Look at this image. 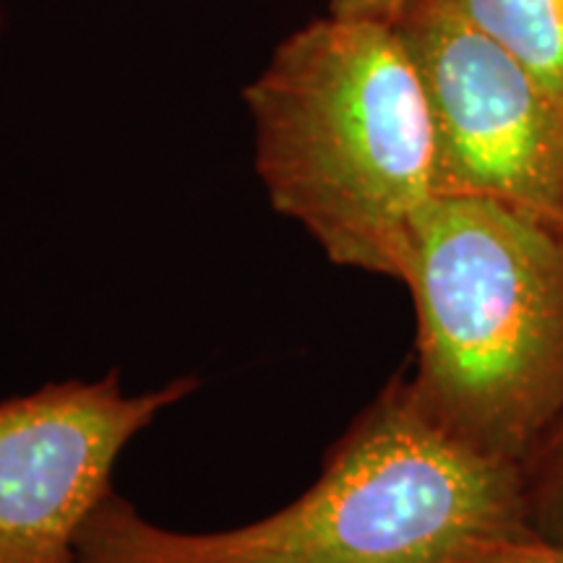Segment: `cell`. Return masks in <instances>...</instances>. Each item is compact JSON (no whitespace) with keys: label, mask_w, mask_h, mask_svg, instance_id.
Masks as SVG:
<instances>
[{"label":"cell","mask_w":563,"mask_h":563,"mask_svg":"<svg viewBox=\"0 0 563 563\" xmlns=\"http://www.w3.org/2000/svg\"><path fill=\"white\" fill-rule=\"evenodd\" d=\"M532 530L522 467L456 439L394 376L329 449L298 501L222 532L152 525L110 493L79 563H454L483 538Z\"/></svg>","instance_id":"1"},{"label":"cell","mask_w":563,"mask_h":563,"mask_svg":"<svg viewBox=\"0 0 563 563\" xmlns=\"http://www.w3.org/2000/svg\"><path fill=\"white\" fill-rule=\"evenodd\" d=\"M272 207L336 266L402 282L433 188V125L389 21L316 19L243 89Z\"/></svg>","instance_id":"2"},{"label":"cell","mask_w":563,"mask_h":563,"mask_svg":"<svg viewBox=\"0 0 563 563\" xmlns=\"http://www.w3.org/2000/svg\"><path fill=\"white\" fill-rule=\"evenodd\" d=\"M402 282L410 386L456 439L522 464L563 412V235L475 196H433Z\"/></svg>","instance_id":"3"},{"label":"cell","mask_w":563,"mask_h":563,"mask_svg":"<svg viewBox=\"0 0 563 563\" xmlns=\"http://www.w3.org/2000/svg\"><path fill=\"white\" fill-rule=\"evenodd\" d=\"M433 125L435 196L501 203L563 235V108L501 45L412 3L394 21Z\"/></svg>","instance_id":"4"},{"label":"cell","mask_w":563,"mask_h":563,"mask_svg":"<svg viewBox=\"0 0 563 563\" xmlns=\"http://www.w3.org/2000/svg\"><path fill=\"white\" fill-rule=\"evenodd\" d=\"M196 389L186 376L125 394L112 371L0 402V563H79L76 540L112 493L118 456Z\"/></svg>","instance_id":"5"},{"label":"cell","mask_w":563,"mask_h":563,"mask_svg":"<svg viewBox=\"0 0 563 563\" xmlns=\"http://www.w3.org/2000/svg\"><path fill=\"white\" fill-rule=\"evenodd\" d=\"M454 13L519 60L563 108V0H415Z\"/></svg>","instance_id":"6"},{"label":"cell","mask_w":563,"mask_h":563,"mask_svg":"<svg viewBox=\"0 0 563 563\" xmlns=\"http://www.w3.org/2000/svg\"><path fill=\"white\" fill-rule=\"evenodd\" d=\"M519 467L532 530L563 543V412L540 435Z\"/></svg>","instance_id":"7"},{"label":"cell","mask_w":563,"mask_h":563,"mask_svg":"<svg viewBox=\"0 0 563 563\" xmlns=\"http://www.w3.org/2000/svg\"><path fill=\"white\" fill-rule=\"evenodd\" d=\"M454 563H563V543L534 530L496 534L464 548Z\"/></svg>","instance_id":"8"},{"label":"cell","mask_w":563,"mask_h":563,"mask_svg":"<svg viewBox=\"0 0 563 563\" xmlns=\"http://www.w3.org/2000/svg\"><path fill=\"white\" fill-rule=\"evenodd\" d=\"M415 0H329V13L344 19H373L394 24Z\"/></svg>","instance_id":"9"}]
</instances>
